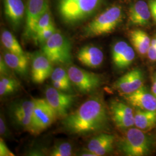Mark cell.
<instances>
[{
    "instance_id": "6da1fadb",
    "label": "cell",
    "mask_w": 156,
    "mask_h": 156,
    "mask_svg": "<svg viewBox=\"0 0 156 156\" xmlns=\"http://www.w3.org/2000/svg\"><path fill=\"white\" fill-rule=\"evenodd\" d=\"M109 115L103 100L94 97L86 101L62 120L64 129L70 134L86 135L106 129Z\"/></svg>"
},
{
    "instance_id": "7a4b0ae2",
    "label": "cell",
    "mask_w": 156,
    "mask_h": 156,
    "mask_svg": "<svg viewBox=\"0 0 156 156\" xmlns=\"http://www.w3.org/2000/svg\"><path fill=\"white\" fill-rule=\"evenodd\" d=\"M154 140L139 128H129L119 144V150L127 156H146L151 153Z\"/></svg>"
},
{
    "instance_id": "3957f363",
    "label": "cell",
    "mask_w": 156,
    "mask_h": 156,
    "mask_svg": "<svg viewBox=\"0 0 156 156\" xmlns=\"http://www.w3.org/2000/svg\"><path fill=\"white\" fill-rule=\"evenodd\" d=\"M122 11L119 6H112L102 12L84 28V34L93 37L111 33L122 21Z\"/></svg>"
},
{
    "instance_id": "277c9868",
    "label": "cell",
    "mask_w": 156,
    "mask_h": 156,
    "mask_svg": "<svg viewBox=\"0 0 156 156\" xmlns=\"http://www.w3.org/2000/svg\"><path fill=\"white\" fill-rule=\"evenodd\" d=\"M72 46L67 37L56 31L42 45V51L53 64H69L72 61Z\"/></svg>"
},
{
    "instance_id": "5b68a950",
    "label": "cell",
    "mask_w": 156,
    "mask_h": 156,
    "mask_svg": "<svg viewBox=\"0 0 156 156\" xmlns=\"http://www.w3.org/2000/svg\"><path fill=\"white\" fill-rule=\"evenodd\" d=\"M57 115L46 99H35L32 120L29 132L37 135L56 121Z\"/></svg>"
},
{
    "instance_id": "8992f818",
    "label": "cell",
    "mask_w": 156,
    "mask_h": 156,
    "mask_svg": "<svg viewBox=\"0 0 156 156\" xmlns=\"http://www.w3.org/2000/svg\"><path fill=\"white\" fill-rule=\"evenodd\" d=\"M67 72L72 83L80 93H92L102 84V79L99 75L79 67L71 66L68 68Z\"/></svg>"
},
{
    "instance_id": "52a82bcc",
    "label": "cell",
    "mask_w": 156,
    "mask_h": 156,
    "mask_svg": "<svg viewBox=\"0 0 156 156\" xmlns=\"http://www.w3.org/2000/svg\"><path fill=\"white\" fill-rule=\"evenodd\" d=\"M46 100L56 113L57 117H66L74 104L76 96L71 93L48 86L45 91Z\"/></svg>"
},
{
    "instance_id": "ba28073f",
    "label": "cell",
    "mask_w": 156,
    "mask_h": 156,
    "mask_svg": "<svg viewBox=\"0 0 156 156\" xmlns=\"http://www.w3.org/2000/svg\"><path fill=\"white\" fill-rule=\"evenodd\" d=\"M103 0H78L60 16L67 23L73 24L87 18L100 6Z\"/></svg>"
},
{
    "instance_id": "9c48e42d",
    "label": "cell",
    "mask_w": 156,
    "mask_h": 156,
    "mask_svg": "<svg viewBox=\"0 0 156 156\" xmlns=\"http://www.w3.org/2000/svg\"><path fill=\"white\" fill-rule=\"evenodd\" d=\"M48 0H27L26 7V37L34 38L40 18L49 9Z\"/></svg>"
},
{
    "instance_id": "30bf717a",
    "label": "cell",
    "mask_w": 156,
    "mask_h": 156,
    "mask_svg": "<svg viewBox=\"0 0 156 156\" xmlns=\"http://www.w3.org/2000/svg\"><path fill=\"white\" fill-rule=\"evenodd\" d=\"M110 112L112 119L118 128L127 130L134 126V112L126 104L119 101H112Z\"/></svg>"
},
{
    "instance_id": "8fae6325",
    "label": "cell",
    "mask_w": 156,
    "mask_h": 156,
    "mask_svg": "<svg viewBox=\"0 0 156 156\" xmlns=\"http://www.w3.org/2000/svg\"><path fill=\"white\" fill-rule=\"evenodd\" d=\"M35 99L15 103L11 108V117L17 125L28 131L32 120Z\"/></svg>"
},
{
    "instance_id": "7c38bea8",
    "label": "cell",
    "mask_w": 156,
    "mask_h": 156,
    "mask_svg": "<svg viewBox=\"0 0 156 156\" xmlns=\"http://www.w3.org/2000/svg\"><path fill=\"white\" fill-rule=\"evenodd\" d=\"M53 64L42 53L37 51L32 56L31 78L34 83L41 84L51 76L53 73Z\"/></svg>"
},
{
    "instance_id": "4fadbf2b",
    "label": "cell",
    "mask_w": 156,
    "mask_h": 156,
    "mask_svg": "<svg viewBox=\"0 0 156 156\" xmlns=\"http://www.w3.org/2000/svg\"><path fill=\"white\" fill-rule=\"evenodd\" d=\"M144 83V77L142 70L134 68L119 78L115 87L123 95L128 94L142 87Z\"/></svg>"
},
{
    "instance_id": "5bb4252c",
    "label": "cell",
    "mask_w": 156,
    "mask_h": 156,
    "mask_svg": "<svg viewBox=\"0 0 156 156\" xmlns=\"http://www.w3.org/2000/svg\"><path fill=\"white\" fill-rule=\"evenodd\" d=\"M123 97L131 106L137 109L156 111V97L144 86L133 93L123 95Z\"/></svg>"
},
{
    "instance_id": "9a60e30c",
    "label": "cell",
    "mask_w": 156,
    "mask_h": 156,
    "mask_svg": "<svg viewBox=\"0 0 156 156\" xmlns=\"http://www.w3.org/2000/svg\"><path fill=\"white\" fill-rule=\"evenodd\" d=\"M79 62L86 67L96 68L104 61V53L98 48L93 45H86L81 48L77 53Z\"/></svg>"
},
{
    "instance_id": "2e32d148",
    "label": "cell",
    "mask_w": 156,
    "mask_h": 156,
    "mask_svg": "<svg viewBox=\"0 0 156 156\" xmlns=\"http://www.w3.org/2000/svg\"><path fill=\"white\" fill-rule=\"evenodd\" d=\"M115 140L113 135L101 133L90 140L86 151L94 154L95 156H104L113 150Z\"/></svg>"
},
{
    "instance_id": "e0dca14e",
    "label": "cell",
    "mask_w": 156,
    "mask_h": 156,
    "mask_svg": "<svg viewBox=\"0 0 156 156\" xmlns=\"http://www.w3.org/2000/svg\"><path fill=\"white\" fill-rule=\"evenodd\" d=\"M4 13L12 25L17 27L22 23L26 8L22 0H3Z\"/></svg>"
},
{
    "instance_id": "ac0fdd59",
    "label": "cell",
    "mask_w": 156,
    "mask_h": 156,
    "mask_svg": "<svg viewBox=\"0 0 156 156\" xmlns=\"http://www.w3.org/2000/svg\"><path fill=\"white\" fill-rule=\"evenodd\" d=\"M128 15L130 22L140 26L147 24L151 17L148 4L143 0L138 1L130 6Z\"/></svg>"
},
{
    "instance_id": "d6986e66",
    "label": "cell",
    "mask_w": 156,
    "mask_h": 156,
    "mask_svg": "<svg viewBox=\"0 0 156 156\" xmlns=\"http://www.w3.org/2000/svg\"><path fill=\"white\" fill-rule=\"evenodd\" d=\"M3 58L10 69L20 75L25 76L28 73L29 60L25 54L19 55L6 51L4 53Z\"/></svg>"
},
{
    "instance_id": "ffe728a7",
    "label": "cell",
    "mask_w": 156,
    "mask_h": 156,
    "mask_svg": "<svg viewBox=\"0 0 156 156\" xmlns=\"http://www.w3.org/2000/svg\"><path fill=\"white\" fill-rule=\"evenodd\" d=\"M156 125V111L137 109L134 113V126L143 131H147Z\"/></svg>"
},
{
    "instance_id": "44dd1931",
    "label": "cell",
    "mask_w": 156,
    "mask_h": 156,
    "mask_svg": "<svg viewBox=\"0 0 156 156\" xmlns=\"http://www.w3.org/2000/svg\"><path fill=\"white\" fill-rule=\"evenodd\" d=\"M129 36L135 50L140 55H146L151 43L147 34L141 30H134L130 31Z\"/></svg>"
},
{
    "instance_id": "7402d4cb",
    "label": "cell",
    "mask_w": 156,
    "mask_h": 156,
    "mask_svg": "<svg viewBox=\"0 0 156 156\" xmlns=\"http://www.w3.org/2000/svg\"><path fill=\"white\" fill-rule=\"evenodd\" d=\"M1 40L2 45L8 51L19 55L25 54L16 37L8 30H3L1 35Z\"/></svg>"
},
{
    "instance_id": "603a6c76",
    "label": "cell",
    "mask_w": 156,
    "mask_h": 156,
    "mask_svg": "<svg viewBox=\"0 0 156 156\" xmlns=\"http://www.w3.org/2000/svg\"><path fill=\"white\" fill-rule=\"evenodd\" d=\"M19 82L10 75H1L0 79V95L5 96L12 94L19 89Z\"/></svg>"
},
{
    "instance_id": "cb8c5ba5",
    "label": "cell",
    "mask_w": 156,
    "mask_h": 156,
    "mask_svg": "<svg viewBox=\"0 0 156 156\" xmlns=\"http://www.w3.org/2000/svg\"><path fill=\"white\" fill-rule=\"evenodd\" d=\"M135 57V53L134 49L128 45L126 50L123 53V56L115 66L119 69H124L129 67L134 62Z\"/></svg>"
},
{
    "instance_id": "d4e9b609",
    "label": "cell",
    "mask_w": 156,
    "mask_h": 156,
    "mask_svg": "<svg viewBox=\"0 0 156 156\" xmlns=\"http://www.w3.org/2000/svg\"><path fill=\"white\" fill-rule=\"evenodd\" d=\"M73 151V146L71 144L68 142H62L55 146L50 153V156H72Z\"/></svg>"
},
{
    "instance_id": "484cf974",
    "label": "cell",
    "mask_w": 156,
    "mask_h": 156,
    "mask_svg": "<svg viewBox=\"0 0 156 156\" xmlns=\"http://www.w3.org/2000/svg\"><path fill=\"white\" fill-rule=\"evenodd\" d=\"M128 44L125 41H120L115 43L112 48V58L115 66L117 64L125 50L128 47Z\"/></svg>"
},
{
    "instance_id": "4316f807",
    "label": "cell",
    "mask_w": 156,
    "mask_h": 156,
    "mask_svg": "<svg viewBox=\"0 0 156 156\" xmlns=\"http://www.w3.org/2000/svg\"><path fill=\"white\" fill-rule=\"evenodd\" d=\"M50 77L51 81H57L72 86L73 83L70 80L68 72L61 67H57L53 69Z\"/></svg>"
},
{
    "instance_id": "83f0119b",
    "label": "cell",
    "mask_w": 156,
    "mask_h": 156,
    "mask_svg": "<svg viewBox=\"0 0 156 156\" xmlns=\"http://www.w3.org/2000/svg\"><path fill=\"white\" fill-rule=\"evenodd\" d=\"M56 31L57 30L53 24L49 27L45 28L44 30L41 31L39 33L36 34V35L34 37V39L40 44L43 45L55 33Z\"/></svg>"
},
{
    "instance_id": "f1b7e54d",
    "label": "cell",
    "mask_w": 156,
    "mask_h": 156,
    "mask_svg": "<svg viewBox=\"0 0 156 156\" xmlns=\"http://www.w3.org/2000/svg\"><path fill=\"white\" fill-rule=\"evenodd\" d=\"M52 24H53V23L52 22L51 13H50L49 9L40 18L38 22L37 23V26H36V29H35V35H36V34L39 33L41 31L44 30L45 28L49 27Z\"/></svg>"
},
{
    "instance_id": "f546056e",
    "label": "cell",
    "mask_w": 156,
    "mask_h": 156,
    "mask_svg": "<svg viewBox=\"0 0 156 156\" xmlns=\"http://www.w3.org/2000/svg\"><path fill=\"white\" fill-rule=\"evenodd\" d=\"M78 0H58V9L60 15L68 10Z\"/></svg>"
},
{
    "instance_id": "4dcf8cb0",
    "label": "cell",
    "mask_w": 156,
    "mask_h": 156,
    "mask_svg": "<svg viewBox=\"0 0 156 156\" xmlns=\"http://www.w3.org/2000/svg\"><path fill=\"white\" fill-rule=\"evenodd\" d=\"M0 156H13L14 154L10 151L2 138L0 140Z\"/></svg>"
},
{
    "instance_id": "1f68e13d",
    "label": "cell",
    "mask_w": 156,
    "mask_h": 156,
    "mask_svg": "<svg viewBox=\"0 0 156 156\" xmlns=\"http://www.w3.org/2000/svg\"><path fill=\"white\" fill-rule=\"evenodd\" d=\"M9 67L6 64L3 57L1 56L0 57V73L1 75H9Z\"/></svg>"
},
{
    "instance_id": "d6a6232c",
    "label": "cell",
    "mask_w": 156,
    "mask_h": 156,
    "mask_svg": "<svg viewBox=\"0 0 156 156\" xmlns=\"http://www.w3.org/2000/svg\"><path fill=\"white\" fill-rule=\"evenodd\" d=\"M147 55L151 61L156 62V45H151Z\"/></svg>"
},
{
    "instance_id": "836d02e7",
    "label": "cell",
    "mask_w": 156,
    "mask_h": 156,
    "mask_svg": "<svg viewBox=\"0 0 156 156\" xmlns=\"http://www.w3.org/2000/svg\"><path fill=\"white\" fill-rule=\"evenodd\" d=\"M148 5L150 8L151 17L156 23V0H149Z\"/></svg>"
},
{
    "instance_id": "e575fe53",
    "label": "cell",
    "mask_w": 156,
    "mask_h": 156,
    "mask_svg": "<svg viewBox=\"0 0 156 156\" xmlns=\"http://www.w3.org/2000/svg\"><path fill=\"white\" fill-rule=\"evenodd\" d=\"M0 134L2 136H8V131L3 117H0Z\"/></svg>"
},
{
    "instance_id": "d590c367",
    "label": "cell",
    "mask_w": 156,
    "mask_h": 156,
    "mask_svg": "<svg viewBox=\"0 0 156 156\" xmlns=\"http://www.w3.org/2000/svg\"><path fill=\"white\" fill-rule=\"evenodd\" d=\"M151 93L156 97V80L153 79V83L151 86Z\"/></svg>"
},
{
    "instance_id": "8d00e7d4",
    "label": "cell",
    "mask_w": 156,
    "mask_h": 156,
    "mask_svg": "<svg viewBox=\"0 0 156 156\" xmlns=\"http://www.w3.org/2000/svg\"><path fill=\"white\" fill-rule=\"evenodd\" d=\"M153 79H155L156 80V73L154 74V77H153Z\"/></svg>"
}]
</instances>
